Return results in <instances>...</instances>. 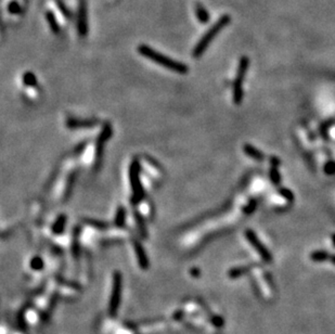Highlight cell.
<instances>
[{
    "label": "cell",
    "mask_w": 335,
    "mask_h": 334,
    "mask_svg": "<svg viewBox=\"0 0 335 334\" xmlns=\"http://www.w3.org/2000/svg\"><path fill=\"white\" fill-rule=\"evenodd\" d=\"M138 52L141 56H144V58L153 61L157 64L161 65V66H163V68L167 69V70H171V71L175 72V73L187 74L188 71H189L188 66L185 63L169 58V56H165L157 50H154L153 48H151L147 45H140L138 47Z\"/></svg>",
    "instance_id": "6da1fadb"
},
{
    "label": "cell",
    "mask_w": 335,
    "mask_h": 334,
    "mask_svg": "<svg viewBox=\"0 0 335 334\" xmlns=\"http://www.w3.org/2000/svg\"><path fill=\"white\" fill-rule=\"evenodd\" d=\"M230 23V17L227 16H223L221 17L218 21H217L213 26H212L209 31H207L201 39L197 41L196 46L194 47V49H193V56L194 58H200V56L203 55V52L206 50V48L210 46V44L212 41L214 40V38L219 34L220 31L223 30L224 27H226Z\"/></svg>",
    "instance_id": "7a4b0ae2"
},
{
    "label": "cell",
    "mask_w": 335,
    "mask_h": 334,
    "mask_svg": "<svg viewBox=\"0 0 335 334\" xmlns=\"http://www.w3.org/2000/svg\"><path fill=\"white\" fill-rule=\"evenodd\" d=\"M141 174V165L139 160H133L129 166V180L131 185V190H133V195H131V202L134 205L139 204L144 198V189L140 178Z\"/></svg>",
    "instance_id": "3957f363"
},
{
    "label": "cell",
    "mask_w": 335,
    "mask_h": 334,
    "mask_svg": "<svg viewBox=\"0 0 335 334\" xmlns=\"http://www.w3.org/2000/svg\"><path fill=\"white\" fill-rule=\"evenodd\" d=\"M248 63L249 61L247 56H242L240 59L237 76H235V80L233 83V102L235 104H240L243 100V83L247 72Z\"/></svg>",
    "instance_id": "277c9868"
},
{
    "label": "cell",
    "mask_w": 335,
    "mask_h": 334,
    "mask_svg": "<svg viewBox=\"0 0 335 334\" xmlns=\"http://www.w3.org/2000/svg\"><path fill=\"white\" fill-rule=\"evenodd\" d=\"M112 126L110 123H106L105 125L102 126V130L99 133L98 139L96 141V161L100 162L102 160L103 152H105V147L106 141L110 139V137L112 136Z\"/></svg>",
    "instance_id": "5b68a950"
},
{
    "label": "cell",
    "mask_w": 335,
    "mask_h": 334,
    "mask_svg": "<svg viewBox=\"0 0 335 334\" xmlns=\"http://www.w3.org/2000/svg\"><path fill=\"white\" fill-rule=\"evenodd\" d=\"M77 31L81 36L88 34V4L87 0L78 1V14H77Z\"/></svg>",
    "instance_id": "8992f818"
},
{
    "label": "cell",
    "mask_w": 335,
    "mask_h": 334,
    "mask_svg": "<svg viewBox=\"0 0 335 334\" xmlns=\"http://www.w3.org/2000/svg\"><path fill=\"white\" fill-rule=\"evenodd\" d=\"M245 236H247V239L248 240V242L254 246V249L256 250L259 253V255L263 257V260H265L266 261L271 260L270 254L268 253L266 247L263 245V243L259 241V239L257 238L256 235H255L254 231L247 230V232H245Z\"/></svg>",
    "instance_id": "52a82bcc"
},
{
    "label": "cell",
    "mask_w": 335,
    "mask_h": 334,
    "mask_svg": "<svg viewBox=\"0 0 335 334\" xmlns=\"http://www.w3.org/2000/svg\"><path fill=\"white\" fill-rule=\"evenodd\" d=\"M122 275L119 271H115L113 275V288H112V295H111V307H116L120 302L121 291H122Z\"/></svg>",
    "instance_id": "ba28073f"
},
{
    "label": "cell",
    "mask_w": 335,
    "mask_h": 334,
    "mask_svg": "<svg viewBox=\"0 0 335 334\" xmlns=\"http://www.w3.org/2000/svg\"><path fill=\"white\" fill-rule=\"evenodd\" d=\"M99 121L96 118H89V119H81V118H74L70 117L67 121V127L71 130H78V128H91L97 126Z\"/></svg>",
    "instance_id": "9c48e42d"
},
{
    "label": "cell",
    "mask_w": 335,
    "mask_h": 334,
    "mask_svg": "<svg viewBox=\"0 0 335 334\" xmlns=\"http://www.w3.org/2000/svg\"><path fill=\"white\" fill-rule=\"evenodd\" d=\"M134 250L136 253V257L138 260V264L142 269L149 268V259L147 254H145V251L143 249V246L141 245V243L139 241H134Z\"/></svg>",
    "instance_id": "30bf717a"
},
{
    "label": "cell",
    "mask_w": 335,
    "mask_h": 334,
    "mask_svg": "<svg viewBox=\"0 0 335 334\" xmlns=\"http://www.w3.org/2000/svg\"><path fill=\"white\" fill-rule=\"evenodd\" d=\"M67 219H68L67 215H64V214L59 215L58 218L54 221L53 227H51V231H53L56 236L63 233L65 225H67Z\"/></svg>",
    "instance_id": "8fae6325"
},
{
    "label": "cell",
    "mask_w": 335,
    "mask_h": 334,
    "mask_svg": "<svg viewBox=\"0 0 335 334\" xmlns=\"http://www.w3.org/2000/svg\"><path fill=\"white\" fill-rule=\"evenodd\" d=\"M134 217H135V221L137 226H138L139 229V232L142 238H147L148 237V231H147V228H145V221L141 213H139L138 211H135L134 212Z\"/></svg>",
    "instance_id": "7c38bea8"
},
{
    "label": "cell",
    "mask_w": 335,
    "mask_h": 334,
    "mask_svg": "<svg viewBox=\"0 0 335 334\" xmlns=\"http://www.w3.org/2000/svg\"><path fill=\"white\" fill-rule=\"evenodd\" d=\"M243 150L245 152V154L248 155L249 157H252V159H254V160H256V161H263L264 157H265L261 151L257 150L256 148L253 147L252 145H244Z\"/></svg>",
    "instance_id": "4fadbf2b"
},
{
    "label": "cell",
    "mask_w": 335,
    "mask_h": 334,
    "mask_svg": "<svg viewBox=\"0 0 335 334\" xmlns=\"http://www.w3.org/2000/svg\"><path fill=\"white\" fill-rule=\"evenodd\" d=\"M126 223V208L124 206H119L115 214L114 225L119 228H123Z\"/></svg>",
    "instance_id": "5bb4252c"
},
{
    "label": "cell",
    "mask_w": 335,
    "mask_h": 334,
    "mask_svg": "<svg viewBox=\"0 0 335 334\" xmlns=\"http://www.w3.org/2000/svg\"><path fill=\"white\" fill-rule=\"evenodd\" d=\"M85 223H88V225H90L93 228L98 229V230H102V231L107 230V229L110 228V225H108L107 223L102 222V221H97V219L88 218V219H85Z\"/></svg>",
    "instance_id": "9a60e30c"
},
{
    "label": "cell",
    "mask_w": 335,
    "mask_h": 334,
    "mask_svg": "<svg viewBox=\"0 0 335 334\" xmlns=\"http://www.w3.org/2000/svg\"><path fill=\"white\" fill-rule=\"evenodd\" d=\"M23 84L25 86H28V87H36L37 86V77L35 76V74H33L32 72H26L23 75Z\"/></svg>",
    "instance_id": "2e32d148"
},
{
    "label": "cell",
    "mask_w": 335,
    "mask_h": 334,
    "mask_svg": "<svg viewBox=\"0 0 335 334\" xmlns=\"http://www.w3.org/2000/svg\"><path fill=\"white\" fill-rule=\"evenodd\" d=\"M46 18H47V22L49 23V25L51 27V31L54 32V33H58L60 31V27H59V23H58V21H56L53 12H51V11L47 12Z\"/></svg>",
    "instance_id": "e0dca14e"
},
{
    "label": "cell",
    "mask_w": 335,
    "mask_h": 334,
    "mask_svg": "<svg viewBox=\"0 0 335 334\" xmlns=\"http://www.w3.org/2000/svg\"><path fill=\"white\" fill-rule=\"evenodd\" d=\"M195 13H196V17H197V20H199L200 22L206 23L207 21H209L210 14L207 13V11L201 6V4H196Z\"/></svg>",
    "instance_id": "ac0fdd59"
},
{
    "label": "cell",
    "mask_w": 335,
    "mask_h": 334,
    "mask_svg": "<svg viewBox=\"0 0 335 334\" xmlns=\"http://www.w3.org/2000/svg\"><path fill=\"white\" fill-rule=\"evenodd\" d=\"M330 257L331 256H330L327 252H323V251L314 252V253H311V255H310V259L315 261L327 260H330Z\"/></svg>",
    "instance_id": "d6986e66"
},
{
    "label": "cell",
    "mask_w": 335,
    "mask_h": 334,
    "mask_svg": "<svg viewBox=\"0 0 335 334\" xmlns=\"http://www.w3.org/2000/svg\"><path fill=\"white\" fill-rule=\"evenodd\" d=\"M31 268L33 270H41L44 268V260H42L39 256L33 257L31 260Z\"/></svg>",
    "instance_id": "ffe728a7"
},
{
    "label": "cell",
    "mask_w": 335,
    "mask_h": 334,
    "mask_svg": "<svg viewBox=\"0 0 335 334\" xmlns=\"http://www.w3.org/2000/svg\"><path fill=\"white\" fill-rule=\"evenodd\" d=\"M270 179L276 186L280 184V176H279V171H278L277 164L272 166L271 171H270Z\"/></svg>",
    "instance_id": "44dd1931"
},
{
    "label": "cell",
    "mask_w": 335,
    "mask_h": 334,
    "mask_svg": "<svg viewBox=\"0 0 335 334\" xmlns=\"http://www.w3.org/2000/svg\"><path fill=\"white\" fill-rule=\"evenodd\" d=\"M280 194H281V195H283V197H284L285 199H289V200H293V199H294L293 194H292L291 191L286 190V189H283V190H281V191H280Z\"/></svg>",
    "instance_id": "7402d4cb"
},
{
    "label": "cell",
    "mask_w": 335,
    "mask_h": 334,
    "mask_svg": "<svg viewBox=\"0 0 335 334\" xmlns=\"http://www.w3.org/2000/svg\"><path fill=\"white\" fill-rule=\"evenodd\" d=\"M253 209H254V203L252 204V202H251V203L248 204L247 207H245V212H247V213H252Z\"/></svg>",
    "instance_id": "603a6c76"
},
{
    "label": "cell",
    "mask_w": 335,
    "mask_h": 334,
    "mask_svg": "<svg viewBox=\"0 0 335 334\" xmlns=\"http://www.w3.org/2000/svg\"><path fill=\"white\" fill-rule=\"evenodd\" d=\"M330 260H331L333 264L335 265V256H331V257H330Z\"/></svg>",
    "instance_id": "cb8c5ba5"
},
{
    "label": "cell",
    "mask_w": 335,
    "mask_h": 334,
    "mask_svg": "<svg viewBox=\"0 0 335 334\" xmlns=\"http://www.w3.org/2000/svg\"><path fill=\"white\" fill-rule=\"evenodd\" d=\"M332 240H333V243H334V245H335V235L333 236V238H332Z\"/></svg>",
    "instance_id": "d4e9b609"
}]
</instances>
